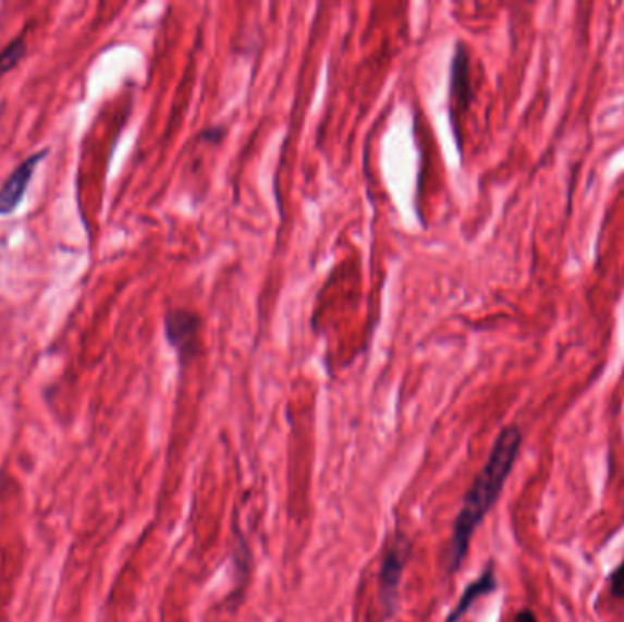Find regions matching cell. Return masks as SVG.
Masks as SVG:
<instances>
[{
  "instance_id": "6da1fadb",
  "label": "cell",
  "mask_w": 624,
  "mask_h": 622,
  "mask_svg": "<svg viewBox=\"0 0 624 622\" xmlns=\"http://www.w3.org/2000/svg\"><path fill=\"white\" fill-rule=\"evenodd\" d=\"M521 443L523 435L517 427H506L499 432L490 456L462 500L461 511L451 532L450 546L445 551L448 575L458 572L464 557L469 551L473 535L501 497L502 488L517 462Z\"/></svg>"
},
{
  "instance_id": "7a4b0ae2",
  "label": "cell",
  "mask_w": 624,
  "mask_h": 622,
  "mask_svg": "<svg viewBox=\"0 0 624 622\" xmlns=\"http://www.w3.org/2000/svg\"><path fill=\"white\" fill-rule=\"evenodd\" d=\"M201 316L191 308H170L164 315V338L174 349L181 365L196 358L201 337Z\"/></svg>"
},
{
  "instance_id": "3957f363",
  "label": "cell",
  "mask_w": 624,
  "mask_h": 622,
  "mask_svg": "<svg viewBox=\"0 0 624 622\" xmlns=\"http://www.w3.org/2000/svg\"><path fill=\"white\" fill-rule=\"evenodd\" d=\"M409 557V538L405 537L404 533H399L389 544L380 570V600L388 617L393 615L399 608L400 583Z\"/></svg>"
},
{
  "instance_id": "277c9868",
  "label": "cell",
  "mask_w": 624,
  "mask_h": 622,
  "mask_svg": "<svg viewBox=\"0 0 624 622\" xmlns=\"http://www.w3.org/2000/svg\"><path fill=\"white\" fill-rule=\"evenodd\" d=\"M50 146H46L42 150L32 154L0 185V218H8L17 210L26 196L29 183L34 180L35 170L50 156Z\"/></svg>"
},
{
  "instance_id": "5b68a950",
  "label": "cell",
  "mask_w": 624,
  "mask_h": 622,
  "mask_svg": "<svg viewBox=\"0 0 624 622\" xmlns=\"http://www.w3.org/2000/svg\"><path fill=\"white\" fill-rule=\"evenodd\" d=\"M472 77H469V56L466 46L458 42L455 56L451 62V102L458 110V115H464L472 102Z\"/></svg>"
},
{
  "instance_id": "8992f818",
  "label": "cell",
  "mask_w": 624,
  "mask_h": 622,
  "mask_svg": "<svg viewBox=\"0 0 624 622\" xmlns=\"http://www.w3.org/2000/svg\"><path fill=\"white\" fill-rule=\"evenodd\" d=\"M497 589V578L495 572H493V566H488L484 570L482 575L475 581V583L469 584L466 589H464V594H462L461 600H458V605H456L455 610L451 613L445 622H458L461 621L462 617L466 615L469 608H472L475 602H477L480 597L484 595H490L491 591H495Z\"/></svg>"
},
{
  "instance_id": "52a82bcc",
  "label": "cell",
  "mask_w": 624,
  "mask_h": 622,
  "mask_svg": "<svg viewBox=\"0 0 624 622\" xmlns=\"http://www.w3.org/2000/svg\"><path fill=\"white\" fill-rule=\"evenodd\" d=\"M26 51H28V45L24 40V34L19 35L17 39H13L4 50L0 51V80L23 62Z\"/></svg>"
},
{
  "instance_id": "ba28073f",
  "label": "cell",
  "mask_w": 624,
  "mask_h": 622,
  "mask_svg": "<svg viewBox=\"0 0 624 622\" xmlns=\"http://www.w3.org/2000/svg\"><path fill=\"white\" fill-rule=\"evenodd\" d=\"M610 591L613 597L624 599V561L619 564L617 570L610 577Z\"/></svg>"
},
{
  "instance_id": "9c48e42d",
  "label": "cell",
  "mask_w": 624,
  "mask_h": 622,
  "mask_svg": "<svg viewBox=\"0 0 624 622\" xmlns=\"http://www.w3.org/2000/svg\"><path fill=\"white\" fill-rule=\"evenodd\" d=\"M225 135V129L223 126H215V129L203 130L199 139L212 141V143H220Z\"/></svg>"
},
{
  "instance_id": "30bf717a",
  "label": "cell",
  "mask_w": 624,
  "mask_h": 622,
  "mask_svg": "<svg viewBox=\"0 0 624 622\" xmlns=\"http://www.w3.org/2000/svg\"><path fill=\"white\" fill-rule=\"evenodd\" d=\"M515 622H539L537 621V617H535L534 611L529 610H521L515 617Z\"/></svg>"
},
{
  "instance_id": "8fae6325",
  "label": "cell",
  "mask_w": 624,
  "mask_h": 622,
  "mask_svg": "<svg viewBox=\"0 0 624 622\" xmlns=\"http://www.w3.org/2000/svg\"><path fill=\"white\" fill-rule=\"evenodd\" d=\"M7 483H4V477L0 475V499H2V495L7 493Z\"/></svg>"
}]
</instances>
